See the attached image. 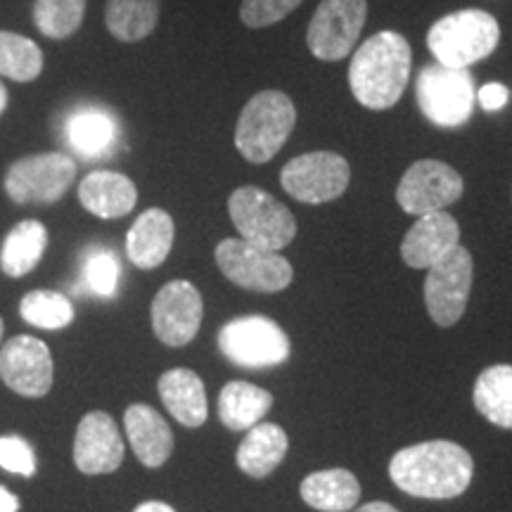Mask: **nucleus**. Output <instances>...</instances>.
I'll list each match as a JSON object with an SVG mask.
<instances>
[{"label":"nucleus","instance_id":"1","mask_svg":"<svg viewBox=\"0 0 512 512\" xmlns=\"http://www.w3.org/2000/svg\"><path fill=\"white\" fill-rule=\"evenodd\" d=\"M475 475L470 451L456 441L432 439L394 453L389 477L403 494L430 501H448L465 494Z\"/></svg>","mask_w":512,"mask_h":512},{"label":"nucleus","instance_id":"2","mask_svg":"<svg viewBox=\"0 0 512 512\" xmlns=\"http://www.w3.org/2000/svg\"><path fill=\"white\" fill-rule=\"evenodd\" d=\"M413 50L406 36L377 31L361 43L349 64V88L366 110H392L411 79Z\"/></svg>","mask_w":512,"mask_h":512},{"label":"nucleus","instance_id":"3","mask_svg":"<svg viewBox=\"0 0 512 512\" xmlns=\"http://www.w3.org/2000/svg\"><path fill=\"white\" fill-rule=\"evenodd\" d=\"M297 126V107L283 91H259L242 107L235 147L247 162L266 164L283 150Z\"/></svg>","mask_w":512,"mask_h":512},{"label":"nucleus","instance_id":"4","mask_svg":"<svg viewBox=\"0 0 512 512\" xmlns=\"http://www.w3.org/2000/svg\"><path fill=\"white\" fill-rule=\"evenodd\" d=\"M501 43L498 19L484 10H458L437 19L427 31V48L439 64L467 69L489 57Z\"/></svg>","mask_w":512,"mask_h":512},{"label":"nucleus","instance_id":"5","mask_svg":"<svg viewBox=\"0 0 512 512\" xmlns=\"http://www.w3.org/2000/svg\"><path fill=\"white\" fill-rule=\"evenodd\" d=\"M228 214L240 238L256 247L280 252L297 238V219L271 192L242 185L228 197Z\"/></svg>","mask_w":512,"mask_h":512},{"label":"nucleus","instance_id":"6","mask_svg":"<svg viewBox=\"0 0 512 512\" xmlns=\"http://www.w3.org/2000/svg\"><path fill=\"white\" fill-rule=\"evenodd\" d=\"M219 349L230 363L249 370L283 366L292 354L287 332L266 316H240L219 330Z\"/></svg>","mask_w":512,"mask_h":512},{"label":"nucleus","instance_id":"7","mask_svg":"<svg viewBox=\"0 0 512 512\" xmlns=\"http://www.w3.org/2000/svg\"><path fill=\"white\" fill-rule=\"evenodd\" d=\"M76 181V162L64 152H41L12 162L5 171V195L15 204L60 202Z\"/></svg>","mask_w":512,"mask_h":512},{"label":"nucleus","instance_id":"8","mask_svg":"<svg viewBox=\"0 0 512 512\" xmlns=\"http://www.w3.org/2000/svg\"><path fill=\"white\" fill-rule=\"evenodd\" d=\"M418 107L434 126L458 128L470 119L477 91L467 69H453L434 62L422 67L415 81Z\"/></svg>","mask_w":512,"mask_h":512},{"label":"nucleus","instance_id":"9","mask_svg":"<svg viewBox=\"0 0 512 512\" xmlns=\"http://www.w3.org/2000/svg\"><path fill=\"white\" fill-rule=\"evenodd\" d=\"M214 256L219 271L242 290L273 294L287 290L294 280V268L283 254L242 238L221 240Z\"/></svg>","mask_w":512,"mask_h":512},{"label":"nucleus","instance_id":"10","mask_svg":"<svg viewBox=\"0 0 512 512\" xmlns=\"http://www.w3.org/2000/svg\"><path fill=\"white\" fill-rule=\"evenodd\" d=\"M351 166L337 152L318 150L290 159L280 171L287 195L304 204H328L349 188Z\"/></svg>","mask_w":512,"mask_h":512},{"label":"nucleus","instance_id":"11","mask_svg":"<svg viewBox=\"0 0 512 512\" xmlns=\"http://www.w3.org/2000/svg\"><path fill=\"white\" fill-rule=\"evenodd\" d=\"M366 17V0H320L306 29V46L320 62L344 60L354 53Z\"/></svg>","mask_w":512,"mask_h":512},{"label":"nucleus","instance_id":"12","mask_svg":"<svg viewBox=\"0 0 512 512\" xmlns=\"http://www.w3.org/2000/svg\"><path fill=\"white\" fill-rule=\"evenodd\" d=\"M472 278H475V261H472V254L460 245L427 268L425 306L434 325L453 328L465 316Z\"/></svg>","mask_w":512,"mask_h":512},{"label":"nucleus","instance_id":"13","mask_svg":"<svg viewBox=\"0 0 512 512\" xmlns=\"http://www.w3.org/2000/svg\"><path fill=\"white\" fill-rule=\"evenodd\" d=\"M463 176L451 164L439 159H418L401 176L396 188V202L411 216H425L444 211L463 197Z\"/></svg>","mask_w":512,"mask_h":512},{"label":"nucleus","instance_id":"14","mask_svg":"<svg viewBox=\"0 0 512 512\" xmlns=\"http://www.w3.org/2000/svg\"><path fill=\"white\" fill-rule=\"evenodd\" d=\"M152 330L166 347H185L200 332L204 302L190 280H171L152 302Z\"/></svg>","mask_w":512,"mask_h":512},{"label":"nucleus","instance_id":"15","mask_svg":"<svg viewBox=\"0 0 512 512\" xmlns=\"http://www.w3.org/2000/svg\"><path fill=\"white\" fill-rule=\"evenodd\" d=\"M0 377L12 392L27 399L46 396L53 387V356L41 339L12 337L0 349Z\"/></svg>","mask_w":512,"mask_h":512},{"label":"nucleus","instance_id":"16","mask_svg":"<svg viewBox=\"0 0 512 512\" xmlns=\"http://www.w3.org/2000/svg\"><path fill=\"white\" fill-rule=\"evenodd\" d=\"M124 460V439L117 422L102 411L83 415L74 439V463L83 475H107Z\"/></svg>","mask_w":512,"mask_h":512},{"label":"nucleus","instance_id":"17","mask_svg":"<svg viewBox=\"0 0 512 512\" xmlns=\"http://www.w3.org/2000/svg\"><path fill=\"white\" fill-rule=\"evenodd\" d=\"M460 245V226L448 211L418 216L406 238L401 242L403 264L422 271L437 264L439 259Z\"/></svg>","mask_w":512,"mask_h":512},{"label":"nucleus","instance_id":"18","mask_svg":"<svg viewBox=\"0 0 512 512\" xmlns=\"http://www.w3.org/2000/svg\"><path fill=\"white\" fill-rule=\"evenodd\" d=\"M176 238V223L169 211L152 207L143 211L126 235V254L133 266L152 271L159 268L171 254Z\"/></svg>","mask_w":512,"mask_h":512},{"label":"nucleus","instance_id":"19","mask_svg":"<svg viewBox=\"0 0 512 512\" xmlns=\"http://www.w3.org/2000/svg\"><path fill=\"white\" fill-rule=\"evenodd\" d=\"M79 202L98 219H121L138 204V188L119 171H91L79 183Z\"/></svg>","mask_w":512,"mask_h":512},{"label":"nucleus","instance_id":"20","mask_svg":"<svg viewBox=\"0 0 512 512\" xmlns=\"http://www.w3.org/2000/svg\"><path fill=\"white\" fill-rule=\"evenodd\" d=\"M128 444L145 467H162L174 451L169 422L147 403H133L124 413Z\"/></svg>","mask_w":512,"mask_h":512},{"label":"nucleus","instance_id":"21","mask_svg":"<svg viewBox=\"0 0 512 512\" xmlns=\"http://www.w3.org/2000/svg\"><path fill=\"white\" fill-rule=\"evenodd\" d=\"M157 387L171 418H176L185 427H202L207 422L209 401L200 375L188 368L166 370L159 377Z\"/></svg>","mask_w":512,"mask_h":512},{"label":"nucleus","instance_id":"22","mask_svg":"<svg viewBox=\"0 0 512 512\" xmlns=\"http://www.w3.org/2000/svg\"><path fill=\"white\" fill-rule=\"evenodd\" d=\"M290 448L287 432L275 422H259V425L249 427L247 437L238 446V467L247 477H268L271 472L278 470Z\"/></svg>","mask_w":512,"mask_h":512},{"label":"nucleus","instance_id":"23","mask_svg":"<svg viewBox=\"0 0 512 512\" xmlns=\"http://www.w3.org/2000/svg\"><path fill=\"white\" fill-rule=\"evenodd\" d=\"M299 494L309 508L318 512H349L361 501V484L354 472L335 467L306 477Z\"/></svg>","mask_w":512,"mask_h":512},{"label":"nucleus","instance_id":"24","mask_svg":"<svg viewBox=\"0 0 512 512\" xmlns=\"http://www.w3.org/2000/svg\"><path fill=\"white\" fill-rule=\"evenodd\" d=\"M64 133H67V143L74 147L76 155L83 159H100L110 155L117 143L119 128L117 119L110 112L86 107V110H76L67 119Z\"/></svg>","mask_w":512,"mask_h":512},{"label":"nucleus","instance_id":"25","mask_svg":"<svg viewBox=\"0 0 512 512\" xmlns=\"http://www.w3.org/2000/svg\"><path fill=\"white\" fill-rule=\"evenodd\" d=\"M48 247V230L41 221L27 219L5 235L0 247V271L8 278H24L41 264Z\"/></svg>","mask_w":512,"mask_h":512},{"label":"nucleus","instance_id":"26","mask_svg":"<svg viewBox=\"0 0 512 512\" xmlns=\"http://www.w3.org/2000/svg\"><path fill=\"white\" fill-rule=\"evenodd\" d=\"M273 408V396L252 382L233 380L219 394V418L228 430L247 432Z\"/></svg>","mask_w":512,"mask_h":512},{"label":"nucleus","instance_id":"27","mask_svg":"<svg viewBox=\"0 0 512 512\" xmlns=\"http://www.w3.org/2000/svg\"><path fill=\"white\" fill-rule=\"evenodd\" d=\"M162 0H107L105 27L119 43L145 41L159 24Z\"/></svg>","mask_w":512,"mask_h":512},{"label":"nucleus","instance_id":"28","mask_svg":"<svg viewBox=\"0 0 512 512\" xmlns=\"http://www.w3.org/2000/svg\"><path fill=\"white\" fill-rule=\"evenodd\" d=\"M475 408L491 425L512 430V366L498 363L479 373L475 382Z\"/></svg>","mask_w":512,"mask_h":512},{"label":"nucleus","instance_id":"29","mask_svg":"<svg viewBox=\"0 0 512 512\" xmlns=\"http://www.w3.org/2000/svg\"><path fill=\"white\" fill-rule=\"evenodd\" d=\"M43 50L31 38L0 29V76L17 83H31L43 74Z\"/></svg>","mask_w":512,"mask_h":512},{"label":"nucleus","instance_id":"30","mask_svg":"<svg viewBox=\"0 0 512 512\" xmlns=\"http://www.w3.org/2000/svg\"><path fill=\"white\" fill-rule=\"evenodd\" d=\"M88 0H34V27L38 34L64 41L81 29Z\"/></svg>","mask_w":512,"mask_h":512},{"label":"nucleus","instance_id":"31","mask_svg":"<svg viewBox=\"0 0 512 512\" xmlns=\"http://www.w3.org/2000/svg\"><path fill=\"white\" fill-rule=\"evenodd\" d=\"M19 313L29 325L43 330H62L74 320V306L55 290H34L24 294L19 302Z\"/></svg>","mask_w":512,"mask_h":512},{"label":"nucleus","instance_id":"32","mask_svg":"<svg viewBox=\"0 0 512 512\" xmlns=\"http://www.w3.org/2000/svg\"><path fill=\"white\" fill-rule=\"evenodd\" d=\"M121 266L117 254L110 249H91L83 259V285L88 292L98 294L102 299H112L119 290Z\"/></svg>","mask_w":512,"mask_h":512},{"label":"nucleus","instance_id":"33","mask_svg":"<svg viewBox=\"0 0 512 512\" xmlns=\"http://www.w3.org/2000/svg\"><path fill=\"white\" fill-rule=\"evenodd\" d=\"M304 0H242L240 19L249 29H266L283 22Z\"/></svg>","mask_w":512,"mask_h":512},{"label":"nucleus","instance_id":"34","mask_svg":"<svg viewBox=\"0 0 512 512\" xmlns=\"http://www.w3.org/2000/svg\"><path fill=\"white\" fill-rule=\"evenodd\" d=\"M0 467L15 475L31 477L36 472V456L22 437H0Z\"/></svg>","mask_w":512,"mask_h":512},{"label":"nucleus","instance_id":"35","mask_svg":"<svg viewBox=\"0 0 512 512\" xmlns=\"http://www.w3.org/2000/svg\"><path fill=\"white\" fill-rule=\"evenodd\" d=\"M479 105L484 107L486 112H498L508 105L510 100V91L503 86V83H484L477 93Z\"/></svg>","mask_w":512,"mask_h":512},{"label":"nucleus","instance_id":"36","mask_svg":"<svg viewBox=\"0 0 512 512\" xmlns=\"http://www.w3.org/2000/svg\"><path fill=\"white\" fill-rule=\"evenodd\" d=\"M17 510H19V498L0 486V512H17Z\"/></svg>","mask_w":512,"mask_h":512},{"label":"nucleus","instance_id":"37","mask_svg":"<svg viewBox=\"0 0 512 512\" xmlns=\"http://www.w3.org/2000/svg\"><path fill=\"white\" fill-rule=\"evenodd\" d=\"M133 512H176L174 508H171L169 503H162V501H145L140 503L136 510Z\"/></svg>","mask_w":512,"mask_h":512},{"label":"nucleus","instance_id":"38","mask_svg":"<svg viewBox=\"0 0 512 512\" xmlns=\"http://www.w3.org/2000/svg\"><path fill=\"white\" fill-rule=\"evenodd\" d=\"M356 512H399V510H396L394 505H389V503H384V501H373V503L361 505V508H358Z\"/></svg>","mask_w":512,"mask_h":512},{"label":"nucleus","instance_id":"39","mask_svg":"<svg viewBox=\"0 0 512 512\" xmlns=\"http://www.w3.org/2000/svg\"><path fill=\"white\" fill-rule=\"evenodd\" d=\"M8 102H10V95H8V88H5V83L0 81V117H3L5 110H8Z\"/></svg>","mask_w":512,"mask_h":512},{"label":"nucleus","instance_id":"40","mask_svg":"<svg viewBox=\"0 0 512 512\" xmlns=\"http://www.w3.org/2000/svg\"><path fill=\"white\" fill-rule=\"evenodd\" d=\"M3 332H5V325H3V318H0V342H3Z\"/></svg>","mask_w":512,"mask_h":512}]
</instances>
